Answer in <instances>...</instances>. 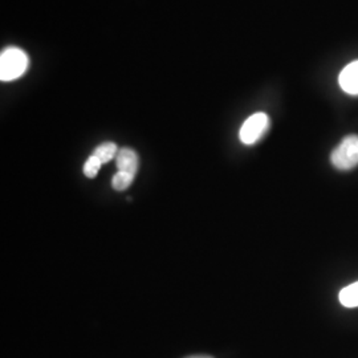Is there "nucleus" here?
Listing matches in <instances>:
<instances>
[{"label":"nucleus","mask_w":358,"mask_h":358,"mask_svg":"<svg viewBox=\"0 0 358 358\" xmlns=\"http://www.w3.org/2000/svg\"><path fill=\"white\" fill-rule=\"evenodd\" d=\"M101 165H103L101 161L92 154L90 158L87 159V162L84 164V174L88 178H94L99 174V170H100Z\"/></svg>","instance_id":"1a4fd4ad"},{"label":"nucleus","mask_w":358,"mask_h":358,"mask_svg":"<svg viewBox=\"0 0 358 358\" xmlns=\"http://www.w3.org/2000/svg\"><path fill=\"white\" fill-rule=\"evenodd\" d=\"M117 153H118V149L115 142H103L100 146L96 148L93 155L97 157L101 161V164H108L117 157Z\"/></svg>","instance_id":"0eeeda50"},{"label":"nucleus","mask_w":358,"mask_h":358,"mask_svg":"<svg viewBox=\"0 0 358 358\" xmlns=\"http://www.w3.org/2000/svg\"><path fill=\"white\" fill-rule=\"evenodd\" d=\"M338 84L346 94L358 96V60L346 65L338 76Z\"/></svg>","instance_id":"20e7f679"},{"label":"nucleus","mask_w":358,"mask_h":358,"mask_svg":"<svg viewBox=\"0 0 358 358\" xmlns=\"http://www.w3.org/2000/svg\"><path fill=\"white\" fill-rule=\"evenodd\" d=\"M333 166L343 171L352 170L358 166V136H346L331 154Z\"/></svg>","instance_id":"f03ea898"},{"label":"nucleus","mask_w":358,"mask_h":358,"mask_svg":"<svg viewBox=\"0 0 358 358\" xmlns=\"http://www.w3.org/2000/svg\"><path fill=\"white\" fill-rule=\"evenodd\" d=\"M115 165L118 171H124V173H128L130 176L136 177L137 171H138V155L129 149V148H122L121 150H118L117 157H115Z\"/></svg>","instance_id":"39448f33"},{"label":"nucleus","mask_w":358,"mask_h":358,"mask_svg":"<svg viewBox=\"0 0 358 358\" xmlns=\"http://www.w3.org/2000/svg\"><path fill=\"white\" fill-rule=\"evenodd\" d=\"M133 180H134L133 176H130L128 173H124V171H118V173H115V177L112 179V186L115 192H124L133 183Z\"/></svg>","instance_id":"6e6552de"},{"label":"nucleus","mask_w":358,"mask_h":358,"mask_svg":"<svg viewBox=\"0 0 358 358\" xmlns=\"http://www.w3.org/2000/svg\"><path fill=\"white\" fill-rule=\"evenodd\" d=\"M269 125L271 121L266 113L259 112L250 115L239 130V140L243 142L244 145H254L264 137V134L268 131Z\"/></svg>","instance_id":"7ed1b4c3"},{"label":"nucleus","mask_w":358,"mask_h":358,"mask_svg":"<svg viewBox=\"0 0 358 358\" xmlns=\"http://www.w3.org/2000/svg\"><path fill=\"white\" fill-rule=\"evenodd\" d=\"M189 358H213L210 357V356H192V357Z\"/></svg>","instance_id":"9d476101"},{"label":"nucleus","mask_w":358,"mask_h":358,"mask_svg":"<svg viewBox=\"0 0 358 358\" xmlns=\"http://www.w3.org/2000/svg\"><path fill=\"white\" fill-rule=\"evenodd\" d=\"M29 64L26 52L17 47H8L0 55V80L13 81L24 75Z\"/></svg>","instance_id":"f257e3e1"},{"label":"nucleus","mask_w":358,"mask_h":358,"mask_svg":"<svg viewBox=\"0 0 358 358\" xmlns=\"http://www.w3.org/2000/svg\"><path fill=\"white\" fill-rule=\"evenodd\" d=\"M338 300L341 306L345 308L358 307V282H353L343 288L338 294Z\"/></svg>","instance_id":"423d86ee"}]
</instances>
